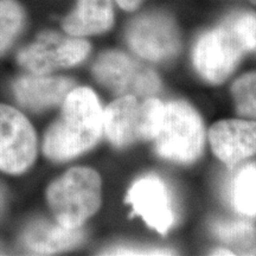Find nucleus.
<instances>
[{
	"label": "nucleus",
	"instance_id": "6e6552de",
	"mask_svg": "<svg viewBox=\"0 0 256 256\" xmlns=\"http://www.w3.org/2000/svg\"><path fill=\"white\" fill-rule=\"evenodd\" d=\"M37 156V136L30 121L14 107L0 104V170L26 172Z\"/></svg>",
	"mask_w": 256,
	"mask_h": 256
},
{
	"label": "nucleus",
	"instance_id": "412c9836",
	"mask_svg": "<svg viewBox=\"0 0 256 256\" xmlns=\"http://www.w3.org/2000/svg\"><path fill=\"white\" fill-rule=\"evenodd\" d=\"M6 191L5 188L2 186V184L0 183V218H2V215L5 214V209H6Z\"/></svg>",
	"mask_w": 256,
	"mask_h": 256
},
{
	"label": "nucleus",
	"instance_id": "20e7f679",
	"mask_svg": "<svg viewBox=\"0 0 256 256\" xmlns=\"http://www.w3.org/2000/svg\"><path fill=\"white\" fill-rule=\"evenodd\" d=\"M156 152L166 160L190 165L202 156L206 130L200 115L185 101L164 104L162 122L154 139Z\"/></svg>",
	"mask_w": 256,
	"mask_h": 256
},
{
	"label": "nucleus",
	"instance_id": "9b49d317",
	"mask_svg": "<svg viewBox=\"0 0 256 256\" xmlns=\"http://www.w3.org/2000/svg\"><path fill=\"white\" fill-rule=\"evenodd\" d=\"M209 142L217 159L228 166H235L256 154V121H217L209 130Z\"/></svg>",
	"mask_w": 256,
	"mask_h": 256
},
{
	"label": "nucleus",
	"instance_id": "9d476101",
	"mask_svg": "<svg viewBox=\"0 0 256 256\" xmlns=\"http://www.w3.org/2000/svg\"><path fill=\"white\" fill-rule=\"evenodd\" d=\"M126 203L150 228L165 235L174 222L168 188L159 177L148 174L134 182L127 191Z\"/></svg>",
	"mask_w": 256,
	"mask_h": 256
},
{
	"label": "nucleus",
	"instance_id": "f3484780",
	"mask_svg": "<svg viewBox=\"0 0 256 256\" xmlns=\"http://www.w3.org/2000/svg\"><path fill=\"white\" fill-rule=\"evenodd\" d=\"M24 19V10L17 0H0V55L14 44Z\"/></svg>",
	"mask_w": 256,
	"mask_h": 256
},
{
	"label": "nucleus",
	"instance_id": "f257e3e1",
	"mask_svg": "<svg viewBox=\"0 0 256 256\" xmlns=\"http://www.w3.org/2000/svg\"><path fill=\"white\" fill-rule=\"evenodd\" d=\"M104 133V110L90 88H74L62 102L60 114L46 130L43 152L64 162L92 148Z\"/></svg>",
	"mask_w": 256,
	"mask_h": 256
},
{
	"label": "nucleus",
	"instance_id": "ddd939ff",
	"mask_svg": "<svg viewBox=\"0 0 256 256\" xmlns=\"http://www.w3.org/2000/svg\"><path fill=\"white\" fill-rule=\"evenodd\" d=\"M84 240L81 228L70 229L58 222L37 220L30 223L22 236V243L28 252L48 255L78 247Z\"/></svg>",
	"mask_w": 256,
	"mask_h": 256
},
{
	"label": "nucleus",
	"instance_id": "4468645a",
	"mask_svg": "<svg viewBox=\"0 0 256 256\" xmlns=\"http://www.w3.org/2000/svg\"><path fill=\"white\" fill-rule=\"evenodd\" d=\"M113 23V0H78L63 20V28L74 37L92 36L108 31Z\"/></svg>",
	"mask_w": 256,
	"mask_h": 256
},
{
	"label": "nucleus",
	"instance_id": "6ab92c4d",
	"mask_svg": "<svg viewBox=\"0 0 256 256\" xmlns=\"http://www.w3.org/2000/svg\"><path fill=\"white\" fill-rule=\"evenodd\" d=\"M104 255H171L174 252L159 248H136V247H115L104 250Z\"/></svg>",
	"mask_w": 256,
	"mask_h": 256
},
{
	"label": "nucleus",
	"instance_id": "423d86ee",
	"mask_svg": "<svg viewBox=\"0 0 256 256\" xmlns=\"http://www.w3.org/2000/svg\"><path fill=\"white\" fill-rule=\"evenodd\" d=\"M96 81L119 96L133 95L148 98L162 88L154 70L138 62L121 51H107L92 66Z\"/></svg>",
	"mask_w": 256,
	"mask_h": 256
},
{
	"label": "nucleus",
	"instance_id": "a211bd4d",
	"mask_svg": "<svg viewBox=\"0 0 256 256\" xmlns=\"http://www.w3.org/2000/svg\"><path fill=\"white\" fill-rule=\"evenodd\" d=\"M230 92L236 114L242 119L256 121V72L243 74L235 80Z\"/></svg>",
	"mask_w": 256,
	"mask_h": 256
},
{
	"label": "nucleus",
	"instance_id": "1a4fd4ad",
	"mask_svg": "<svg viewBox=\"0 0 256 256\" xmlns=\"http://www.w3.org/2000/svg\"><path fill=\"white\" fill-rule=\"evenodd\" d=\"M128 46L136 55L152 62L171 60L180 50V36L174 22L162 14L134 19L127 28Z\"/></svg>",
	"mask_w": 256,
	"mask_h": 256
},
{
	"label": "nucleus",
	"instance_id": "dca6fc26",
	"mask_svg": "<svg viewBox=\"0 0 256 256\" xmlns=\"http://www.w3.org/2000/svg\"><path fill=\"white\" fill-rule=\"evenodd\" d=\"M230 202L241 215L256 217V164L242 166L232 178Z\"/></svg>",
	"mask_w": 256,
	"mask_h": 256
},
{
	"label": "nucleus",
	"instance_id": "aec40b11",
	"mask_svg": "<svg viewBox=\"0 0 256 256\" xmlns=\"http://www.w3.org/2000/svg\"><path fill=\"white\" fill-rule=\"evenodd\" d=\"M142 0H116L118 5L124 11H134Z\"/></svg>",
	"mask_w": 256,
	"mask_h": 256
},
{
	"label": "nucleus",
	"instance_id": "5701e85b",
	"mask_svg": "<svg viewBox=\"0 0 256 256\" xmlns=\"http://www.w3.org/2000/svg\"><path fill=\"white\" fill-rule=\"evenodd\" d=\"M0 254H2V249H0Z\"/></svg>",
	"mask_w": 256,
	"mask_h": 256
},
{
	"label": "nucleus",
	"instance_id": "7ed1b4c3",
	"mask_svg": "<svg viewBox=\"0 0 256 256\" xmlns=\"http://www.w3.org/2000/svg\"><path fill=\"white\" fill-rule=\"evenodd\" d=\"M46 200L56 222L78 229L95 215L102 203L100 174L89 168H72L46 188Z\"/></svg>",
	"mask_w": 256,
	"mask_h": 256
},
{
	"label": "nucleus",
	"instance_id": "0eeeda50",
	"mask_svg": "<svg viewBox=\"0 0 256 256\" xmlns=\"http://www.w3.org/2000/svg\"><path fill=\"white\" fill-rule=\"evenodd\" d=\"M90 44L80 37L66 38L55 32H43L18 54L19 66L32 74L46 75L57 69L72 68L87 58Z\"/></svg>",
	"mask_w": 256,
	"mask_h": 256
},
{
	"label": "nucleus",
	"instance_id": "4be33fe9",
	"mask_svg": "<svg viewBox=\"0 0 256 256\" xmlns=\"http://www.w3.org/2000/svg\"><path fill=\"white\" fill-rule=\"evenodd\" d=\"M250 2H252V4H255V5H256V0H250Z\"/></svg>",
	"mask_w": 256,
	"mask_h": 256
},
{
	"label": "nucleus",
	"instance_id": "2eb2a0df",
	"mask_svg": "<svg viewBox=\"0 0 256 256\" xmlns=\"http://www.w3.org/2000/svg\"><path fill=\"white\" fill-rule=\"evenodd\" d=\"M214 235L230 255L256 256V226L244 220H218Z\"/></svg>",
	"mask_w": 256,
	"mask_h": 256
},
{
	"label": "nucleus",
	"instance_id": "f8f14e48",
	"mask_svg": "<svg viewBox=\"0 0 256 256\" xmlns=\"http://www.w3.org/2000/svg\"><path fill=\"white\" fill-rule=\"evenodd\" d=\"M72 78L63 76H49L32 74L17 78L14 83V92L23 107L34 112L46 110L62 104L66 96L74 89Z\"/></svg>",
	"mask_w": 256,
	"mask_h": 256
},
{
	"label": "nucleus",
	"instance_id": "f03ea898",
	"mask_svg": "<svg viewBox=\"0 0 256 256\" xmlns=\"http://www.w3.org/2000/svg\"><path fill=\"white\" fill-rule=\"evenodd\" d=\"M256 49V14L236 12L202 34L192 52L196 72L211 84L223 83L246 54Z\"/></svg>",
	"mask_w": 256,
	"mask_h": 256
},
{
	"label": "nucleus",
	"instance_id": "39448f33",
	"mask_svg": "<svg viewBox=\"0 0 256 256\" xmlns=\"http://www.w3.org/2000/svg\"><path fill=\"white\" fill-rule=\"evenodd\" d=\"M164 102L148 96L139 101L124 95L104 110V132L112 145L124 148L140 142L154 139L162 122Z\"/></svg>",
	"mask_w": 256,
	"mask_h": 256
}]
</instances>
